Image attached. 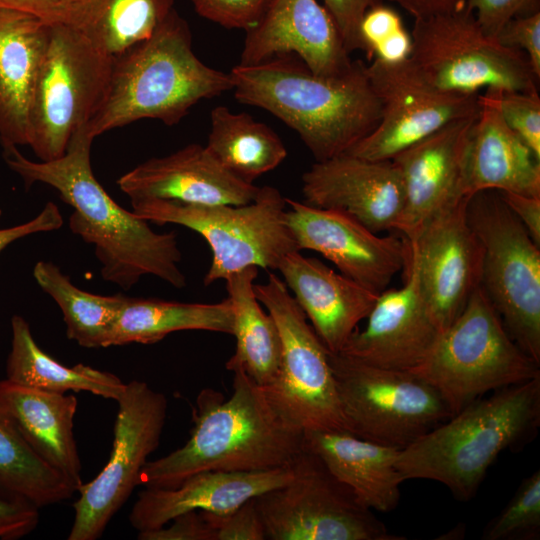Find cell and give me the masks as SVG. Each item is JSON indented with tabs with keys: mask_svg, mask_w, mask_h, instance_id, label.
<instances>
[{
	"mask_svg": "<svg viewBox=\"0 0 540 540\" xmlns=\"http://www.w3.org/2000/svg\"><path fill=\"white\" fill-rule=\"evenodd\" d=\"M258 269L249 266L225 279L236 339L234 354L225 366L229 371L242 370L257 385L267 387L279 373L282 344L275 320L262 309L255 294Z\"/></svg>",
	"mask_w": 540,
	"mask_h": 540,
	"instance_id": "29",
	"label": "cell"
},
{
	"mask_svg": "<svg viewBox=\"0 0 540 540\" xmlns=\"http://www.w3.org/2000/svg\"><path fill=\"white\" fill-rule=\"evenodd\" d=\"M229 90V73L195 55L189 26L173 8L149 38L112 57L105 97L84 129L94 139L141 119L173 126L199 101Z\"/></svg>",
	"mask_w": 540,
	"mask_h": 540,
	"instance_id": "4",
	"label": "cell"
},
{
	"mask_svg": "<svg viewBox=\"0 0 540 540\" xmlns=\"http://www.w3.org/2000/svg\"><path fill=\"white\" fill-rule=\"evenodd\" d=\"M408 250L404 285L378 295L365 328L357 329L340 353L373 366L410 371L434 345L440 332L423 298L409 244Z\"/></svg>",
	"mask_w": 540,
	"mask_h": 540,
	"instance_id": "18",
	"label": "cell"
},
{
	"mask_svg": "<svg viewBox=\"0 0 540 540\" xmlns=\"http://www.w3.org/2000/svg\"><path fill=\"white\" fill-rule=\"evenodd\" d=\"M117 184L130 200L162 199L201 205L246 204L255 199L260 189L231 175L200 144L151 158L123 174Z\"/></svg>",
	"mask_w": 540,
	"mask_h": 540,
	"instance_id": "22",
	"label": "cell"
},
{
	"mask_svg": "<svg viewBox=\"0 0 540 540\" xmlns=\"http://www.w3.org/2000/svg\"><path fill=\"white\" fill-rule=\"evenodd\" d=\"M261 305L279 329L282 354L275 381L263 387L277 413L302 432L346 431L329 351L292 296L274 273L265 283L254 285ZM350 433V432H349Z\"/></svg>",
	"mask_w": 540,
	"mask_h": 540,
	"instance_id": "11",
	"label": "cell"
},
{
	"mask_svg": "<svg viewBox=\"0 0 540 540\" xmlns=\"http://www.w3.org/2000/svg\"><path fill=\"white\" fill-rule=\"evenodd\" d=\"M469 198L439 212L416 240L407 241L417 259L423 298L440 333L481 284L483 249L468 222Z\"/></svg>",
	"mask_w": 540,
	"mask_h": 540,
	"instance_id": "17",
	"label": "cell"
},
{
	"mask_svg": "<svg viewBox=\"0 0 540 540\" xmlns=\"http://www.w3.org/2000/svg\"><path fill=\"white\" fill-rule=\"evenodd\" d=\"M206 144L212 157L231 175L249 183L277 168L287 157L281 138L245 112L219 105L210 113Z\"/></svg>",
	"mask_w": 540,
	"mask_h": 540,
	"instance_id": "32",
	"label": "cell"
},
{
	"mask_svg": "<svg viewBox=\"0 0 540 540\" xmlns=\"http://www.w3.org/2000/svg\"><path fill=\"white\" fill-rule=\"evenodd\" d=\"M540 530V471L523 479L514 496L486 528L484 539H530Z\"/></svg>",
	"mask_w": 540,
	"mask_h": 540,
	"instance_id": "37",
	"label": "cell"
},
{
	"mask_svg": "<svg viewBox=\"0 0 540 540\" xmlns=\"http://www.w3.org/2000/svg\"><path fill=\"white\" fill-rule=\"evenodd\" d=\"M308 205L341 211L375 233L394 230L404 202L399 169L392 160L351 154L315 162L302 175Z\"/></svg>",
	"mask_w": 540,
	"mask_h": 540,
	"instance_id": "19",
	"label": "cell"
},
{
	"mask_svg": "<svg viewBox=\"0 0 540 540\" xmlns=\"http://www.w3.org/2000/svg\"><path fill=\"white\" fill-rule=\"evenodd\" d=\"M39 523V507L0 484V540H17L33 532Z\"/></svg>",
	"mask_w": 540,
	"mask_h": 540,
	"instance_id": "40",
	"label": "cell"
},
{
	"mask_svg": "<svg viewBox=\"0 0 540 540\" xmlns=\"http://www.w3.org/2000/svg\"><path fill=\"white\" fill-rule=\"evenodd\" d=\"M285 220L299 250L318 252L340 273L375 294L405 269V238L378 236L353 217L286 198Z\"/></svg>",
	"mask_w": 540,
	"mask_h": 540,
	"instance_id": "16",
	"label": "cell"
},
{
	"mask_svg": "<svg viewBox=\"0 0 540 540\" xmlns=\"http://www.w3.org/2000/svg\"><path fill=\"white\" fill-rule=\"evenodd\" d=\"M290 464L262 471H202L174 488H148L139 492L129 522L138 532L158 529L176 516L197 510L223 515L246 501L287 484Z\"/></svg>",
	"mask_w": 540,
	"mask_h": 540,
	"instance_id": "23",
	"label": "cell"
},
{
	"mask_svg": "<svg viewBox=\"0 0 540 540\" xmlns=\"http://www.w3.org/2000/svg\"><path fill=\"white\" fill-rule=\"evenodd\" d=\"M465 8L487 35L496 38L510 20L540 11V0H467Z\"/></svg>",
	"mask_w": 540,
	"mask_h": 540,
	"instance_id": "42",
	"label": "cell"
},
{
	"mask_svg": "<svg viewBox=\"0 0 540 540\" xmlns=\"http://www.w3.org/2000/svg\"><path fill=\"white\" fill-rule=\"evenodd\" d=\"M93 140L83 128L71 137L60 158L36 162L17 147H9L4 149V159L26 188L34 183L47 184L74 209L69 227L94 246L105 281L129 290L143 276L153 275L175 288L185 287L176 234L153 231L148 221L111 198L92 171Z\"/></svg>",
	"mask_w": 540,
	"mask_h": 540,
	"instance_id": "1",
	"label": "cell"
},
{
	"mask_svg": "<svg viewBox=\"0 0 540 540\" xmlns=\"http://www.w3.org/2000/svg\"><path fill=\"white\" fill-rule=\"evenodd\" d=\"M273 0H191L196 12L227 29L249 30Z\"/></svg>",
	"mask_w": 540,
	"mask_h": 540,
	"instance_id": "39",
	"label": "cell"
},
{
	"mask_svg": "<svg viewBox=\"0 0 540 540\" xmlns=\"http://www.w3.org/2000/svg\"><path fill=\"white\" fill-rule=\"evenodd\" d=\"M496 39L507 48L523 52L534 74L540 78V11L510 20Z\"/></svg>",
	"mask_w": 540,
	"mask_h": 540,
	"instance_id": "43",
	"label": "cell"
},
{
	"mask_svg": "<svg viewBox=\"0 0 540 540\" xmlns=\"http://www.w3.org/2000/svg\"><path fill=\"white\" fill-rule=\"evenodd\" d=\"M277 270L326 349L340 353L379 294L300 251L286 255Z\"/></svg>",
	"mask_w": 540,
	"mask_h": 540,
	"instance_id": "24",
	"label": "cell"
},
{
	"mask_svg": "<svg viewBox=\"0 0 540 540\" xmlns=\"http://www.w3.org/2000/svg\"><path fill=\"white\" fill-rule=\"evenodd\" d=\"M343 415L359 438L403 449L452 416L439 393L410 371L330 353Z\"/></svg>",
	"mask_w": 540,
	"mask_h": 540,
	"instance_id": "12",
	"label": "cell"
},
{
	"mask_svg": "<svg viewBox=\"0 0 540 540\" xmlns=\"http://www.w3.org/2000/svg\"><path fill=\"white\" fill-rule=\"evenodd\" d=\"M539 368L511 338L480 285L410 372L432 386L454 415L488 392L540 376Z\"/></svg>",
	"mask_w": 540,
	"mask_h": 540,
	"instance_id": "6",
	"label": "cell"
},
{
	"mask_svg": "<svg viewBox=\"0 0 540 540\" xmlns=\"http://www.w3.org/2000/svg\"><path fill=\"white\" fill-rule=\"evenodd\" d=\"M293 477L255 497L269 540H401L310 450L291 463Z\"/></svg>",
	"mask_w": 540,
	"mask_h": 540,
	"instance_id": "13",
	"label": "cell"
},
{
	"mask_svg": "<svg viewBox=\"0 0 540 540\" xmlns=\"http://www.w3.org/2000/svg\"><path fill=\"white\" fill-rule=\"evenodd\" d=\"M359 35L364 52L376 59L396 63L410 56L411 34L399 14L382 2L366 10L359 24Z\"/></svg>",
	"mask_w": 540,
	"mask_h": 540,
	"instance_id": "36",
	"label": "cell"
},
{
	"mask_svg": "<svg viewBox=\"0 0 540 540\" xmlns=\"http://www.w3.org/2000/svg\"><path fill=\"white\" fill-rule=\"evenodd\" d=\"M132 212L148 222L189 228L208 243L212 259L203 283L209 286L249 266L277 270L289 253L300 251L285 220L286 198L260 187L241 205H201L175 200H131Z\"/></svg>",
	"mask_w": 540,
	"mask_h": 540,
	"instance_id": "7",
	"label": "cell"
},
{
	"mask_svg": "<svg viewBox=\"0 0 540 540\" xmlns=\"http://www.w3.org/2000/svg\"><path fill=\"white\" fill-rule=\"evenodd\" d=\"M0 484L39 508L67 500L81 487L34 451L1 397Z\"/></svg>",
	"mask_w": 540,
	"mask_h": 540,
	"instance_id": "35",
	"label": "cell"
},
{
	"mask_svg": "<svg viewBox=\"0 0 540 540\" xmlns=\"http://www.w3.org/2000/svg\"><path fill=\"white\" fill-rule=\"evenodd\" d=\"M62 225L63 217L58 206L53 202H47L42 211L33 219L0 230V254L18 239L35 233L54 231Z\"/></svg>",
	"mask_w": 540,
	"mask_h": 540,
	"instance_id": "47",
	"label": "cell"
},
{
	"mask_svg": "<svg viewBox=\"0 0 540 540\" xmlns=\"http://www.w3.org/2000/svg\"><path fill=\"white\" fill-rule=\"evenodd\" d=\"M324 7L334 19L349 54L356 50L364 52L359 35V24L368 8L381 0H322Z\"/></svg>",
	"mask_w": 540,
	"mask_h": 540,
	"instance_id": "45",
	"label": "cell"
},
{
	"mask_svg": "<svg viewBox=\"0 0 540 540\" xmlns=\"http://www.w3.org/2000/svg\"><path fill=\"white\" fill-rule=\"evenodd\" d=\"M229 398L203 389L196 398L190 437L166 456L147 461L140 484L174 488L202 471H262L289 466L304 449V432L273 408L263 387L234 370Z\"/></svg>",
	"mask_w": 540,
	"mask_h": 540,
	"instance_id": "3",
	"label": "cell"
},
{
	"mask_svg": "<svg viewBox=\"0 0 540 540\" xmlns=\"http://www.w3.org/2000/svg\"><path fill=\"white\" fill-rule=\"evenodd\" d=\"M118 412L110 458L100 473L78 490L68 540H96L127 502L142 469L159 443L167 417L166 396L133 380L116 401Z\"/></svg>",
	"mask_w": 540,
	"mask_h": 540,
	"instance_id": "14",
	"label": "cell"
},
{
	"mask_svg": "<svg viewBox=\"0 0 540 540\" xmlns=\"http://www.w3.org/2000/svg\"><path fill=\"white\" fill-rule=\"evenodd\" d=\"M479 101L463 151L464 195L494 190L540 197V159L505 123L488 90Z\"/></svg>",
	"mask_w": 540,
	"mask_h": 540,
	"instance_id": "25",
	"label": "cell"
},
{
	"mask_svg": "<svg viewBox=\"0 0 540 540\" xmlns=\"http://www.w3.org/2000/svg\"><path fill=\"white\" fill-rule=\"evenodd\" d=\"M0 397L34 451L82 485V466L73 432L77 398L16 385L6 379L0 381Z\"/></svg>",
	"mask_w": 540,
	"mask_h": 540,
	"instance_id": "28",
	"label": "cell"
},
{
	"mask_svg": "<svg viewBox=\"0 0 540 540\" xmlns=\"http://www.w3.org/2000/svg\"><path fill=\"white\" fill-rule=\"evenodd\" d=\"M408 58L438 90L462 95L496 88L538 92V78L526 55L487 35L466 8L414 19Z\"/></svg>",
	"mask_w": 540,
	"mask_h": 540,
	"instance_id": "10",
	"label": "cell"
},
{
	"mask_svg": "<svg viewBox=\"0 0 540 540\" xmlns=\"http://www.w3.org/2000/svg\"><path fill=\"white\" fill-rule=\"evenodd\" d=\"M173 0H77L75 25L114 57L149 38L173 7Z\"/></svg>",
	"mask_w": 540,
	"mask_h": 540,
	"instance_id": "34",
	"label": "cell"
},
{
	"mask_svg": "<svg viewBox=\"0 0 540 540\" xmlns=\"http://www.w3.org/2000/svg\"><path fill=\"white\" fill-rule=\"evenodd\" d=\"M51 24L25 12L0 9V143L28 144L33 91Z\"/></svg>",
	"mask_w": 540,
	"mask_h": 540,
	"instance_id": "26",
	"label": "cell"
},
{
	"mask_svg": "<svg viewBox=\"0 0 540 540\" xmlns=\"http://www.w3.org/2000/svg\"><path fill=\"white\" fill-rule=\"evenodd\" d=\"M467 218L483 249L480 285L511 338L540 365V246L497 191L472 195Z\"/></svg>",
	"mask_w": 540,
	"mask_h": 540,
	"instance_id": "9",
	"label": "cell"
},
{
	"mask_svg": "<svg viewBox=\"0 0 540 540\" xmlns=\"http://www.w3.org/2000/svg\"><path fill=\"white\" fill-rule=\"evenodd\" d=\"M372 87L381 101L375 129L347 154L373 161L396 155L444 126L476 114L479 94H452L426 82L408 59L388 63L374 58L366 65Z\"/></svg>",
	"mask_w": 540,
	"mask_h": 540,
	"instance_id": "15",
	"label": "cell"
},
{
	"mask_svg": "<svg viewBox=\"0 0 540 540\" xmlns=\"http://www.w3.org/2000/svg\"><path fill=\"white\" fill-rule=\"evenodd\" d=\"M77 0H0V9L32 14L49 24L74 26Z\"/></svg>",
	"mask_w": 540,
	"mask_h": 540,
	"instance_id": "46",
	"label": "cell"
},
{
	"mask_svg": "<svg viewBox=\"0 0 540 540\" xmlns=\"http://www.w3.org/2000/svg\"><path fill=\"white\" fill-rule=\"evenodd\" d=\"M11 332L7 381L54 393L85 391L114 401L122 395L126 384L115 374L84 364L68 367L49 356L38 346L22 316L12 317Z\"/></svg>",
	"mask_w": 540,
	"mask_h": 540,
	"instance_id": "30",
	"label": "cell"
},
{
	"mask_svg": "<svg viewBox=\"0 0 540 540\" xmlns=\"http://www.w3.org/2000/svg\"><path fill=\"white\" fill-rule=\"evenodd\" d=\"M1 214H2V212H1V210H0V217H1Z\"/></svg>",
	"mask_w": 540,
	"mask_h": 540,
	"instance_id": "50",
	"label": "cell"
},
{
	"mask_svg": "<svg viewBox=\"0 0 540 540\" xmlns=\"http://www.w3.org/2000/svg\"><path fill=\"white\" fill-rule=\"evenodd\" d=\"M499 197L540 246V197L497 191Z\"/></svg>",
	"mask_w": 540,
	"mask_h": 540,
	"instance_id": "48",
	"label": "cell"
},
{
	"mask_svg": "<svg viewBox=\"0 0 540 540\" xmlns=\"http://www.w3.org/2000/svg\"><path fill=\"white\" fill-rule=\"evenodd\" d=\"M33 275L59 306L70 340L85 348L109 347V340L128 296L98 295L75 286L57 265L39 261Z\"/></svg>",
	"mask_w": 540,
	"mask_h": 540,
	"instance_id": "33",
	"label": "cell"
},
{
	"mask_svg": "<svg viewBox=\"0 0 540 540\" xmlns=\"http://www.w3.org/2000/svg\"><path fill=\"white\" fill-rule=\"evenodd\" d=\"M285 54L297 56L321 76L346 73L355 62L334 19L317 0H273L246 31L239 64L254 65Z\"/></svg>",
	"mask_w": 540,
	"mask_h": 540,
	"instance_id": "20",
	"label": "cell"
},
{
	"mask_svg": "<svg viewBox=\"0 0 540 540\" xmlns=\"http://www.w3.org/2000/svg\"><path fill=\"white\" fill-rule=\"evenodd\" d=\"M540 424V376L479 398L399 450L404 480L443 484L461 501L474 497L489 467Z\"/></svg>",
	"mask_w": 540,
	"mask_h": 540,
	"instance_id": "5",
	"label": "cell"
},
{
	"mask_svg": "<svg viewBox=\"0 0 540 540\" xmlns=\"http://www.w3.org/2000/svg\"><path fill=\"white\" fill-rule=\"evenodd\" d=\"M229 75L236 100L270 112L295 130L316 162L347 153L381 119V101L360 60L346 73L321 76L285 54L238 64Z\"/></svg>",
	"mask_w": 540,
	"mask_h": 540,
	"instance_id": "2",
	"label": "cell"
},
{
	"mask_svg": "<svg viewBox=\"0 0 540 540\" xmlns=\"http://www.w3.org/2000/svg\"><path fill=\"white\" fill-rule=\"evenodd\" d=\"M382 2L384 0H381ZM402 7L414 19L451 13L466 7L467 0H387Z\"/></svg>",
	"mask_w": 540,
	"mask_h": 540,
	"instance_id": "49",
	"label": "cell"
},
{
	"mask_svg": "<svg viewBox=\"0 0 540 540\" xmlns=\"http://www.w3.org/2000/svg\"><path fill=\"white\" fill-rule=\"evenodd\" d=\"M503 120L540 159V97L538 92L488 88Z\"/></svg>",
	"mask_w": 540,
	"mask_h": 540,
	"instance_id": "38",
	"label": "cell"
},
{
	"mask_svg": "<svg viewBox=\"0 0 540 540\" xmlns=\"http://www.w3.org/2000/svg\"><path fill=\"white\" fill-rule=\"evenodd\" d=\"M234 314L228 298L217 303H184L127 297L112 331L109 347L154 344L184 330L233 334Z\"/></svg>",
	"mask_w": 540,
	"mask_h": 540,
	"instance_id": "31",
	"label": "cell"
},
{
	"mask_svg": "<svg viewBox=\"0 0 540 540\" xmlns=\"http://www.w3.org/2000/svg\"><path fill=\"white\" fill-rule=\"evenodd\" d=\"M171 525L138 532L139 540H216V531L202 511L192 510L176 516Z\"/></svg>",
	"mask_w": 540,
	"mask_h": 540,
	"instance_id": "44",
	"label": "cell"
},
{
	"mask_svg": "<svg viewBox=\"0 0 540 540\" xmlns=\"http://www.w3.org/2000/svg\"><path fill=\"white\" fill-rule=\"evenodd\" d=\"M304 447L367 508L384 513L398 506L405 481L396 467L400 449L335 430L305 432Z\"/></svg>",
	"mask_w": 540,
	"mask_h": 540,
	"instance_id": "27",
	"label": "cell"
},
{
	"mask_svg": "<svg viewBox=\"0 0 540 540\" xmlns=\"http://www.w3.org/2000/svg\"><path fill=\"white\" fill-rule=\"evenodd\" d=\"M477 113L444 126L392 159L404 189L403 207L394 230L406 241L416 240L429 220L467 198L462 188V159Z\"/></svg>",
	"mask_w": 540,
	"mask_h": 540,
	"instance_id": "21",
	"label": "cell"
},
{
	"mask_svg": "<svg viewBox=\"0 0 540 540\" xmlns=\"http://www.w3.org/2000/svg\"><path fill=\"white\" fill-rule=\"evenodd\" d=\"M216 531V540H265L264 526L255 497L230 513L217 515L202 511Z\"/></svg>",
	"mask_w": 540,
	"mask_h": 540,
	"instance_id": "41",
	"label": "cell"
},
{
	"mask_svg": "<svg viewBox=\"0 0 540 540\" xmlns=\"http://www.w3.org/2000/svg\"><path fill=\"white\" fill-rule=\"evenodd\" d=\"M111 66L112 56L77 28L51 24L28 118L27 145L40 161L62 157L86 127L105 97Z\"/></svg>",
	"mask_w": 540,
	"mask_h": 540,
	"instance_id": "8",
	"label": "cell"
}]
</instances>
